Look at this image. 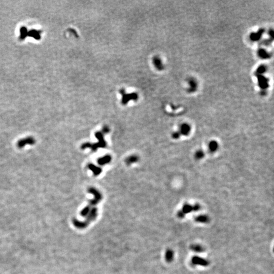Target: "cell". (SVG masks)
Here are the masks:
<instances>
[{
    "label": "cell",
    "mask_w": 274,
    "mask_h": 274,
    "mask_svg": "<svg viewBox=\"0 0 274 274\" xmlns=\"http://www.w3.org/2000/svg\"><path fill=\"white\" fill-rule=\"evenodd\" d=\"M35 141L33 138H27L25 139H22L21 141H19L17 143V146L19 147H24L25 145L26 144H33L34 143Z\"/></svg>",
    "instance_id": "obj_1"
},
{
    "label": "cell",
    "mask_w": 274,
    "mask_h": 274,
    "mask_svg": "<svg viewBox=\"0 0 274 274\" xmlns=\"http://www.w3.org/2000/svg\"><path fill=\"white\" fill-rule=\"evenodd\" d=\"M111 161V157L109 155H106L105 157L100 159L98 160V163L100 165H104L109 163Z\"/></svg>",
    "instance_id": "obj_2"
},
{
    "label": "cell",
    "mask_w": 274,
    "mask_h": 274,
    "mask_svg": "<svg viewBox=\"0 0 274 274\" xmlns=\"http://www.w3.org/2000/svg\"><path fill=\"white\" fill-rule=\"evenodd\" d=\"M192 263L194 264H198V265H207V262L206 260L197 257H194L192 259Z\"/></svg>",
    "instance_id": "obj_3"
},
{
    "label": "cell",
    "mask_w": 274,
    "mask_h": 274,
    "mask_svg": "<svg viewBox=\"0 0 274 274\" xmlns=\"http://www.w3.org/2000/svg\"><path fill=\"white\" fill-rule=\"evenodd\" d=\"M88 167L92 171V172H94L95 175H98L101 172V169L93 165H90V166H88Z\"/></svg>",
    "instance_id": "obj_4"
},
{
    "label": "cell",
    "mask_w": 274,
    "mask_h": 274,
    "mask_svg": "<svg viewBox=\"0 0 274 274\" xmlns=\"http://www.w3.org/2000/svg\"><path fill=\"white\" fill-rule=\"evenodd\" d=\"M138 160V157L135 156V155H133V156L129 157H128L127 159V160H126V163H127V164L129 165V164H132L133 163L136 162Z\"/></svg>",
    "instance_id": "obj_5"
},
{
    "label": "cell",
    "mask_w": 274,
    "mask_h": 274,
    "mask_svg": "<svg viewBox=\"0 0 274 274\" xmlns=\"http://www.w3.org/2000/svg\"><path fill=\"white\" fill-rule=\"evenodd\" d=\"M173 257V252L171 250H168L167 251L166 254V260L168 261H171Z\"/></svg>",
    "instance_id": "obj_6"
},
{
    "label": "cell",
    "mask_w": 274,
    "mask_h": 274,
    "mask_svg": "<svg viewBox=\"0 0 274 274\" xmlns=\"http://www.w3.org/2000/svg\"><path fill=\"white\" fill-rule=\"evenodd\" d=\"M207 219L206 218V217L200 216L198 219V221H200V222H206Z\"/></svg>",
    "instance_id": "obj_7"
},
{
    "label": "cell",
    "mask_w": 274,
    "mask_h": 274,
    "mask_svg": "<svg viewBox=\"0 0 274 274\" xmlns=\"http://www.w3.org/2000/svg\"><path fill=\"white\" fill-rule=\"evenodd\" d=\"M192 249L196 251H200V250H201V248H200V247L198 246H193L192 247Z\"/></svg>",
    "instance_id": "obj_8"
}]
</instances>
